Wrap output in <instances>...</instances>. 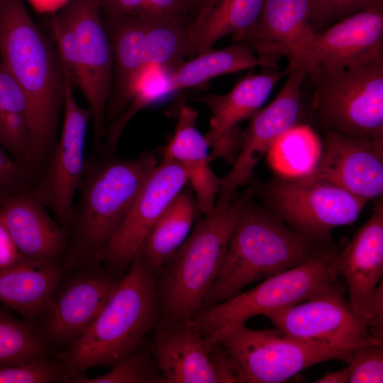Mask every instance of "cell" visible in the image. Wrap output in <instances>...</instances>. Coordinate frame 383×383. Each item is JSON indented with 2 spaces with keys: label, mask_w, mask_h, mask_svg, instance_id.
<instances>
[{
  "label": "cell",
  "mask_w": 383,
  "mask_h": 383,
  "mask_svg": "<svg viewBox=\"0 0 383 383\" xmlns=\"http://www.w3.org/2000/svg\"><path fill=\"white\" fill-rule=\"evenodd\" d=\"M160 318L155 277L135 257L91 323L58 354L65 382L87 369L119 363L143 344Z\"/></svg>",
  "instance_id": "277c9868"
},
{
  "label": "cell",
  "mask_w": 383,
  "mask_h": 383,
  "mask_svg": "<svg viewBox=\"0 0 383 383\" xmlns=\"http://www.w3.org/2000/svg\"><path fill=\"white\" fill-rule=\"evenodd\" d=\"M266 65L243 42H235L219 50L210 49L173 70L169 78V94L203 86L213 78Z\"/></svg>",
  "instance_id": "83f0119b"
},
{
  "label": "cell",
  "mask_w": 383,
  "mask_h": 383,
  "mask_svg": "<svg viewBox=\"0 0 383 383\" xmlns=\"http://www.w3.org/2000/svg\"><path fill=\"white\" fill-rule=\"evenodd\" d=\"M210 0H192L198 13Z\"/></svg>",
  "instance_id": "ab89813d"
},
{
  "label": "cell",
  "mask_w": 383,
  "mask_h": 383,
  "mask_svg": "<svg viewBox=\"0 0 383 383\" xmlns=\"http://www.w3.org/2000/svg\"><path fill=\"white\" fill-rule=\"evenodd\" d=\"M265 0H210L187 26V57L212 48L223 37L233 38L257 20Z\"/></svg>",
  "instance_id": "484cf974"
},
{
  "label": "cell",
  "mask_w": 383,
  "mask_h": 383,
  "mask_svg": "<svg viewBox=\"0 0 383 383\" xmlns=\"http://www.w3.org/2000/svg\"><path fill=\"white\" fill-rule=\"evenodd\" d=\"M198 112L182 106L177 115L174 132L162 148V158L179 165L196 197L200 212L207 215L214 209L221 180L211 167L209 145L196 127Z\"/></svg>",
  "instance_id": "cb8c5ba5"
},
{
  "label": "cell",
  "mask_w": 383,
  "mask_h": 383,
  "mask_svg": "<svg viewBox=\"0 0 383 383\" xmlns=\"http://www.w3.org/2000/svg\"><path fill=\"white\" fill-rule=\"evenodd\" d=\"M187 184L182 167L162 158L102 253L100 262L113 273L128 269L151 228Z\"/></svg>",
  "instance_id": "ac0fdd59"
},
{
  "label": "cell",
  "mask_w": 383,
  "mask_h": 383,
  "mask_svg": "<svg viewBox=\"0 0 383 383\" xmlns=\"http://www.w3.org/2000/svg\"><path fill=\"white\" fill-rule=\"evenodd\" d=\"M348 383L383 382V342L356 348L348 362Z\"/></svg>",
  "instance_id": "836d02e7"
},
{
  "label": "cell",
  "mask_w": 383,
  "mask_h": 383,
  "mask_svg": "<svg viewBox=\"0 0 383 383\" xmlns=\"http://www.w3.org/2000/svg\"><path fill=\"white\" fill-rule=\"evenodd\" d=\"M200 213L193 191L184 188L151 228L135 257L155 276L186 240Z\"/></svg>",
  "instance_id": "4316f807"
},
{
  "label": "cell",
  "mask_w": 383,
  "mask_h": 383,
  "mask_svg": "<svg viewBox=\"0 0 383 383\" xmlns=\"http://www.w3.org/2000/svg\"><path fill=\"white\" fill-rule=\"evenodd\" d=\"M309 1L311 26L316 33L355 12L383 4V0H309Z\"/></svg>",
  "instance_id": "e575fe53"
},
{
  "label": "cell",
  "mask_w": 383,
  "mask_h": 383,
  "mask_svg": "<svg viewBox=\"0 0 383 383\" xmlns=\"http://www.w3.org/2000/svg\"><path fill=\"white\" fill-rule=\"evenodd\" d=\"M87 162L69 226L62 261L65 269L100 263L102 253L158 165L151 152L130 160L99 155Z\"/></svg>",
  "instance_id": "7a4b0ae2"
},
{
  "label": "cell",
  "mask_w": 383,
  "mask_h": 383,
  "mask_svg": "<svg viewBox=\"0 0 383 383\" xmlns=\"http://www.w3.org/2000/svg\"><path fill=\"white\" fill-rule=\"evenodd\" d=\"M62 263L35 260L21 255L0 267V302L26 321L40 318L51 307L62 280Z\"/></svg>",
  "instance_id": "d4e9b609"
},
{
  "label": "cell",
  "mask_w": 383,
  "mask_h": 383,
  "mask_svg": "<svg viewBox=\"0 0 383 383\" xmlns=\"http://www.w3.org/2000/svg\"><path fill=\"white\" fill-rule=\"evenodd\" d=\"M66 378L59 360H52L46 357L0 367V383L65 382Z\"/></svg>",
  "instance_id": "d6a6232c"
},
{
  "label": "cell",
  "mask_w": 383,
  "mask_h": 383,
  "mask_svg": "<svg viewBox=\"0 0 383 383\" xmlns=\"http://www.w3.org/2000/svg\"><path fill=\"white\" fill-rule=\"evenodd\" d=\"M33 179L30 170L0 145V204L12 195L30 192Z\"/></svg>",
  "instance_id": "d590c367"
},
{
  "label": "cell",
  "mask_w": 383,
  "mask_h": 383,
  "mask_svg": "<svg viewBox=\"0 0 383 383\" xmlns=\"http://www.w3.org/2000/svg\"><path fill=\"white\" fill-rule=\"evenodd\" d=\"M315 33L309 0H265L256 22L233 39L248 45L266 68L277 70L279 59H292Z\"/></svg>",
  "instance_id": "7402d4cb"
},
{
  "label": "cell",
  "mask_w": 383,
  "mask_h": 383,
  "mask_svg": "<svg viewBox=\"0 0 383 383\" xmlns=\"http://www.w3.org/2000/svg\"><path fill=\"white\" fill-rule=\"evenodd\" d=\"M346 287L336 280L313 296L265 315L283 333L306 341L354 350L382 343L372 336L367 323L352 309Z\"/></svg>",
  "instance_id": "5bb4252c"
},
{
  "label": "cell",
  "mask_w": 383,
  "mask_h": 383,
  "mask_svg": "<svg viewBox=\"0 0 383 383\" xmlns=\"http://www.w3.org/2000/svg\"><path fill=\"white\" fill-rule=\"evenodd\" d=\"M322 147L313 130L308 125H296L274 143L269 152V161L278 176L300 177L314 167Z\"/></svg>",
  "instance_id": "f1b7e54d"
},
{
  "label": "cell",
  "mask_w": 383,
  "mask_h": 383,
  "mask_svg": "<svg viewBox=\"0 0 383 383\" xmlns=\"http://www.w3.org/2000/svg\"><path fill=\"white\" fill-rule=\"evenodd\" d=\"M75 383H165L150 350L143 344L106 374L88 378L82 374L69 378Z\"/></svg>",
  "instance_id": "1f68e13d"
},
{
  "label": "cell",
  "mask_w": 383,
  "mask_h": 383,
  "mask_svg": "<svg viewBox=\"0 0 383 383\" xmlns=\"http://www.w3.org/2000/svg\"><path fill=\"white\" fill-rule=\"evenodd\" d=\"M301 177L337 187L367 202L382 197L383 136L355 138L326 131L314 167Z\"/></svg>",
  "instance_id": "e0dca14e"
},
{
  "label": "cell",
  "mask_w": 383,
  "mask_h": 383,
  "mask_svg": "<svg viewBox=\"0 0 383 383\" xmlns=\"http://www.w3.org/2000/svg\"><path fill=\"white\" fill-rule=\"evenodd\" d=\"M101 11L114 15L167 19L187 26L197 15L192 0H97Z\"/></svg>",
  "instance_id": "4dcf8cb0"
},
{
  "label": "cell",
  "mask_w": 383,
  "mask_h": 383,
  "mask_svg": "<svg viewBox=\"0 0 383 383\" xmlns=\"http://www.w3.org/2000/svg\"><path fill=\"white\" fill-rule=\"evenodd\" d=\"M0 219L21 254L35 260L62 263L69 233L30 192L12 195L1 202Z\"/></svg>",
  "instance_id": "603a6c76"
},
{
  "label": "cell",
  "mask_w": 383,
  "mask_h": 383,
  "mask_svg": "<svg viewBox=\"0 0 383 383\" xmlns=\"http://www.w3.org/2000/svg\"><path fill=\"white\" fill-rule=\"evenodd\" d=\"M349 368L347 366L334 372H328L314 381L315 383H348Z\"/></svg>",
  "instance_id": "f35d334b"
},
{
  "label": "cell",
  "mask_w": 383,
  "mask_h": 383,
  "mask_svg": "<svg viewBox=\"0 0 383 383\" xmlns=\"http://www.w3.org/2000/svg\"><path fill=\"white\" fill-rule=\"evenodd\" d=\"M65 75L63 120L57 142L35 176L31 194L49 209L68 232L74 199L84 175V147L91 114L76 101L67 72Z\"/></svg>",
  "instance_id": "7c38bea8"
},
{
  "label": "cell",
  "mask_w": 383,
  "mask_h": 383,
  "mask_svg": "<svg viewBox=\"0 0 383 383\" xmlns=\"http://www.w3.org/2000/svg\"><path fill=\"white\" fill-rule=\"evenodd\" d=\"M307 77L314 86L313 113L326 131L355 138L383 136V55Z\"/></svg>",
  "instance_id": "9c48e42d"
},
{
  "label": "cell",
  "mask_w": 383,
  "mask_h": 383,
  "mask_svg": "<svg viewBox=\"0 0 383 383\" xmlns=\"http://www.w3.org/2000/svg\"><path fill=\"white\" fill-rule=\"evenodd\" d=\"M383 55V4L350 14L315 33L289 61L307 76L366 64Z\"/></svg>",
  "instance_id": "2e32d148"
},
{
  "label": "cell",
  "mask_w": 383,
  "mask_h": 383,
  "mask_svg": "<svg viewBox=\"0 0 383 383\" xmlns=\"http://www.w3.org/2000/svg\"><path fill=\"white\" fill-rule=\"evenodd\" d=\"M10 112L23 113L28 120V101L22 87L0 62V116Z\"/></svg>",
  "instance_id": "8d00e7d4"
},
{
  "label": "cell",
  "mask_w": 383,
  "mask_h": 383,
  "mask_svg": "<svg viewBox=\"0 0 383 383\" xmlns=\"http://www.w3.org/2000/svg\"><path fill=\"white\" fill-rule=\"evenodd\" d=\"M250 192L295 231L326 243L332 242L333 230L354 223L367 203L340 188L301 177L252 182Z\"/></svg>",
  "instance_id": "30bf717a"
},
{
  "label": "cell",
  "mask_w": 383,
  "mask_h": 383,
  "mask_svg": "<svg viewBox=\"0 0 383 383\" xmlns=\"http://www.w3.org/2000/svg\"><path fill=\"white\" fill-rule=\"evenodd\" d=\"M287 67L286 79L278 94L250 119L243 130L233 166L221 178L216 202H231L237 189L248 181L254 167L277 138L292 127L303 123L304 108L301 89L307 72L296 61H289Z\"/></svg>",
  "instance_id": "9a60e30c"
},
{
  "label": "cell",
  "mask_w": 383,
  "mask_h": 383,
  "mask_svg": "<svg viewBox=\"0 0 383 383\" xmlns=\"http://www.w3.org/2000/svg\"><path fill=\"white\" fill-rule=\"evenodd\" d=\"M149 345L165 383H239L222 343H209L192 318H160Z\"/></svg>",
  "instance_id": "4fadbf2b"
},
{
  "label": "cell",
  "mask_w": 383,
  "mask_h": 383,
  "mask_svg": "<svg viewBox=\"0 0 383 383\" xmlns=\"http://www.w3.org/2000/svg\"><path fill=\"white\" fill-rule=\"evenodd\" d=\"M231 357L239 383H280L331 360L348 363L353 351L292 337L277 330L239 326L218 340Z\"/></svg>",
  "instance_id": "8fae6325"
},
{
  "label": "cell",
  "mask_w": 383,
  "mask_h": 383,
  "mask_svg": "<svg viewBox=\"0 0 383 383\" xmlns=\"http://www.w3.org/2000/svg\"><path fill=\"white\" fill-rule=\"evenodd\" d=\"M336 267L346 282L348 302L368 324L372 309L383 292V199H375L368 220L340 249Z\"/></svg>",
  "instance_id": "44dd1931"
},
{
  "label": "cell",
  "mask_w": 383,
  "mask_h": 383,
  "mask_svg": "<svg viewBox=\"0 0 383 383\" xmlns=\"http://www.w3.org/2000/svg\"><path fill=\"white\" fill-rule=\"evenodd\" d=\"M50 14V27L62 65L82 92L91 111L94 154L106 136L113 74L112 49L101 8L97 0H70Z\"/></svg>",
  "instance_id": "8992f818"
},
{
  "label": "cell",
  "mask_w": 383,
  "mask_h": 383,
  "mask_svg": "<svg viewBox=\"0 0 383 383\" xmlns=\"http://www.w3.org/2000/svg\"><path fill=\"white\" fill-rule=\"evenodd\" d=\"M274 70L262 74H248L225 94H207L201 99L211 117L209 129L204 135L211 149V160L223 159L231 164L240 147L243 121L250 119L269 98L276 84L288 72Z\"/></svg>",
  "instance_id": "ffe728a7"
},
{
  "label": "cell",
  "mask_w": 383,
  "mask_h": 383,
  "mask_svg": "<svg viewBox=\"0 0 383 383\" xmlns=\"http://www.w3.org/2000/svg\"><path fill=\"white\" fill-rule=\"evenodd\" d=\"M240 199L216 202L155 274L160 318H192L201 310L223 268Z\"/></svg>",
  "instance_id": "5b68a950"
},
{
  "label": "cell",
  "mask_w": 383,
  "mask_h": 383,
  "mask_svg": "<svg viewBox=\"0 0 383 383\" xmlns=\"http://www.w3.org/2000/svg\"><path fill=\"white\" fill-rule=\"evenodd\" d=\"M113 58L111 94L106 118L110 122L128 105L133 86L146 67L171 71L187 57V26L177 21L109 14L102 11Z\"/></svg>",
  "instance_id": "ba28073f"
},
{
  "label": "cell",
  "mask_w": 383,
  "mask_h": 383,
  "mask_svg": "<svg viewBox=\"0 0 383 383\" xmlns=\"http://www.w3.org/2000/svg\"><path fill=\"white\" fill-rule=\"evenodd\" d=\"M251 197L248 191L240 199L223 268L204 308L336 248L332 242L299 233L267 208L255 204Z\"/></svg>",
  "instance_id": "3957f363"
},
{
  "label": "cell",
  "mask_w": 383,
  "mask_h": 383,
  "mask_svg": "<svg viewBox=\"0 0 383 383\" xmlns=\"http://www.w3.org/2000/svg\"><path fill=\"white\" fill-rule=\"evenodd\" d=\"M21 255L0 219V267L13 262Z\"/></svg>",
  "instance_id": "74e56055"
},
{
  "label": "cell",
  "mask_w": 383,
  "mask_h": 383,
  "mask_svg": "<svg viewBox=\"0 0 383 383\" xmlns=\"http://www.w3.org/2000/svg\"><path fill=\"white\" fill-rule=\"evenodd\" d=\"M47 340L31 322L0 307V367L45 357Z\"/></svg>",
  "instance_id": "f546056e"
},
{
  "label": "cell",
  "mask_w": 383,
  "mask_h": 383,
  "mask_svg": "<svg viewBox=\"0 0 383 383\" xmlns=\"http://www.w3.org/2000/svg\"><path fill=\"white\" fill-rule=\"evenodd\" d=\"M339 250L336 247L304 263L268 277L249 290L202 309L192 318L204 338L213 343L226 332L245 326L247 321L255 316H265L301 303L337 280Z\"/></svg>",
  "instance_id": "52a82bcc"
},
{
  "label": "cell",
  "mask_w": 383,
  "mask_h": 383,
  "mask_svg": "<svg viewBox=\"0 0 383 383\" xmlns=\"http://www.w3.org/2000/svg\"><path fill=\"white\" fill-rule=\"evenodd\" d=\"M1 62L24 91L29 105V166L37 174L57 140L65 75L59 55L23 0H0Z\"/></svg>",
  "instance_id": "6da1fadb"
},
{
  "label": "cell",
  "mask_w": 383,
  "mask_h": 383,
  "mask_svg": "<svg viewBox=\"0 0 383 383\" xmlns=\"http://www.w3.org/2000/svg\"><path fill=\"white\" fill-rule=\"evenodd\" d=\"M98 265L82 267L83 272L60 284L51 307L40 317L46 340L68 348L106 304L121 279Z\"/></svg>",
  "instance_id": "d6986e66"
}]
</instances>
